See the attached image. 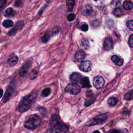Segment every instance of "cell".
<instances>
[{
    "label": "cell",
    "instance_id": "obj_15",
    "mask_svg": "<svg viewBox=\"0 0 133 133\" xmlns=\"http://www.w3.org/2000/svg\"><path fill=\"white\" fill-rule=\"evenodd\" d=\"M80 83H81V84L82 87L83 88H88L91 87V85L90 84V82H89V79L87 77L82 78V79H81Z\"/></svg>",
    "mask_w": 133,
    "mask_h": 133
},
{
    "label": "cell",
    "instance_id": "obj_30",
    "mask_svg": "<svg viewBox=\"0 0 133 133\" xmlns=\"http://www.w3.org/2000/svg\"><path fill=\"white\" fill-rule=\"evenodd\" d=\"M94 98H90V99H87L86 100V101L85 102V105L86 106H88L89 105H90L94 101Z\"/></svg>",
    "mask_w": 133,
    "mask_h": 133
},
{
    "label": "cell",
    "instance_id": "obj_10",
    "mask_svg": "<svg viewBox=\"0 0 133 133\" xmlns=\"http://www.w3.org/2000/svg\"><path fill=\"white\" fill-rule=\"evenodd\" d=\"M91 67H92V64L91 63V62L89 60H86V61H83L79 68V69L83 71V72H89V71L91 70Z\"/></svg>",
    "mask_w": 133,
    "mask_h": 133
},
{
    "label": "cell",
    "instance_id": "obj_9",
    "mask_svg": "<svg viewBox=\"0 0 133 133\" xmlns=\"http://www.w3.org/2000/svg\"><path fill=\"white\" fill-rule=\"evenodd\" d=\"M93 85L94 86L98 89H101L103 86H104V80L103 78L100 76L98 75L95 76L94 79H93Z\"/></svg>",
    "mask_w": 133,
    "mask_h": 133
},
{
    "label": "cell",
    "instance_id": "obj_13",
    "mask_svg": "<svg viewBox=\"0 0 133 133\" xmlns=\"http://www.w3.org/2000/svg\"><path fill=\"white\" fill-rule=\"evenodd\" d=\"M93 11L92 7L89 5H86L81 10V13L84 15H89Z\"/></svg>",
    "mask_w": 133,
    "mask_h": 133
},
{
    "label": "cell",
    "instance_id": "obj_36",
    "mask_svg": "<svg viewBox=\"0 0 133 133\" xmlns=\"http://www.w3.org/2000/svg\"><path fill=\"white\" fill-rule=\"evenodd\" d=\"M59 28L58 26H55L53 29V31H52L53 34H57L59 32Z\"/></svg>",
    "mask_w": 133,
    "mask_h": 133
},
{
    "label": "cell",
    "instance_id": "obj_18",
    "mask_svg": "<svg viewBox=\"0 0 133 133\" xmlns=\"http://www.w3.org/2000/svg\"><path fill=\"white\" fill-rule=\"evenodd\" d=\"M123 7L126 10H130L133 8V4L131 1H125L123 3Z\"/></svg>",
    "mask_w": 133,
    "mask_h": 133
},
{
    "label": "cell",
    "instance_id": "obj_39",
    "mask_svg": "<svg viewBox=\"0 0 133 133\" xmlns=\"http://www.w3.org/2000/svg\"><path fill=\"white\" fill-rule=\"evenodd\" d=\"M3 95V90L2 89H0V98H2Z\"/></svg>",
    "mask_w": 133,
    "mask_h": 133
},
{
    "label": "cell",
    "instance_id": "obj_14",
    "mask_svg": "<svg viewBox=\"0 0 133 133\" xmlns=\"http://www.w3.org/2000/svg\"><path fill=\"white\" fill-rule=\"evenodd\" d=\"M18 61V57L16 55L10 57L8 59V63L10 66H14Z\"/></svg>",
    "mask_w": 133,
    "mask_h": 133
},
{
    "label": "cell",
    "instance_id": "obj_37",
    "mask_svg": "<svg viewBox=\"0 0 133 133\" xmlns=\"http://www.w3.org/2000/svg\"><path fill=\"white\" fill-rule=\"evenodd\" d=\"M110 133H122V132L120 130L113 129H112L110 131Z\"/></svg>",
    "mask_w": 133,
    "mask_h": 133
},
{
    "label": "cell",
    "instance_id": "obj_21",
    "mask_svg": "<svg viewBox=\"0 0 133 133\" xmlns=\"http://www.w3.org/2000/svg\"><path fill=\"white\" fill-rule=\"evenodd\" d=\"M50 35H51L49 31H47L43 36V37L41 38V40L42 42L44 43H47L49 41L50 37Z\"/></svg>",
    "mask_w": 133,
    "mask_h": 133
},
{
    "label": "cell",
    "instance_id": "obj_24",
    "mask_svg": "<svg viewBox=\"0 0 133 133\" xmlns=\"http://www.w3.org/2000/svg\"><path fill=\"white\" fill-rule=\"evenodd\" d=\"M66 4L68 10L69 11H71L73 8V6L74 5V0H68Z\"/></svg>",
    "mask_w": 133,
    "mask_h": 133
},
{
    "label": "cell",
    "instance_id": "obj_8",
    "mask_svg": "<svg viewBox=\"0 0 133 133\" xmlns=\"http://www.w3.org/2000/svg\"><path fill=\"white\" fill-rule=\"evenodd\" d=\"M14 92H15V88L13 86L10 85L8 86L5 92L4 96L3 98V99H2L3 102L4 103L8 102L10 100L12 96L13 95Z\"/></svg>",
    "mask_w": 133,
    "mask_h": 133
},
{
    "label": "cell",
    "instance_id": "obj_34",
    "mask_svg": "<svg viewBox=\"0 0 133 133\" xmlns=\"http://www.w3.org/2000/svg\"><path fill=\"white\" fill-rule=\"evenodd\" d=\"M37 75V72L35 71H32L30 73V78L31 79H34Z\"/></svg>",
    "mask_w": 133,
    "mask_h": 133
},
{
    "label": "cell",
    "instance_id": "obj_41",
    "mask_svg": "<svg viewBox=\"0 0 133 133\" xmlns=\"http://www.w3.org/2000/svg\"><path fill=\"white\" fill-rule=\"evenodd\" d=\"M94 1H97V0H94Z\"/></svg>",
    "mask_w": 133,
    "mask_h": 133
},
{
    "label": "cell",
    "instance_id": "obj_17",
    "mask_svg": "<svg viewBox=\"0 0 133 133\" xmlns=\"http://www.w3.org/2000/svg\"><path fill=\"white\" fill-rule=\"evenodd\" d=\"M111 60L113 61V62L114 63L117 65L121 66L123 64L122 60L119 57H118V56H117L116 55L112 56L111 57Z\"/></svg>",
    "mask_w": 133,
    "mask_h": 133
},
{
    "label": "cell",
    "instance_id": "obj_33",
    "mask_svg": "<svg viewBox=\"0 0 133 133\" xmlns=\"http://www.w3.org/2000/svg\"><path fill=\"white\" fill-rule=\"evenodd\" d=\"M75 16L74 14H70L68 16V20L69 21H72L74 20Z\"/></svg>",
    "mask_w": 133,
    "mask_h": 133
},
{
    "label": "cell",
    "instance_id": "obj_29",
    "mask_svg": "<svg viewBox=\"0 0 133 133\" xmlns=\"http://www.w3.org/2000/svg\"><path fill=\"white\" fill-rule=\"evenodd\" d=\"M126 25L130 30L133 31V20L128 21L126 23Z\"/></svg>",
    "mask_w": 133,
    "mask_h": 133
},
{
    "label": "cell",
    "instance_id": "obj_38",
    "mask_svg": "<svg viewBox=\"0 0 133 133\" xmlns=\"http://www.w3.org/2000/svg\"><path fill=\"white\" fill-rule=\"evenodd\" d=\"M86 42V40H84V42H82V44H82V45L83 46H84V47H87V46H88V43H85Z\"/></svg>",
    "mask_w": 133,
    "mask_h": 133
},
{
    "label": "cell",
    "instance_id": "obj_19",
    "mask_svg": "<svg viewBox=\"0 0 133 133\" xmlns=\"http://www.w3.org/2000/svg\"><path fill=\"white\" fill-rule=\"evenodd\" d=\"M113 14L116 17H121L123 15L124 12L123 11L122 9L120 8H116L113 11Z\"/></svg>",
    "mask_w": 133,
    "mask_h": 133
},
{
    "label": "cell",
    "instance_id": "obj_28",
    "mask_svg": "<svg viewBox=\"0 0 133 133\" xmlns=\"http://www.w3.org/2000/svg\"><path fill=\"white\" fill-rule=\"evenodd\" d=\"M38 110L40 114L42 116H44L46 114V110L45 109V108H44L43 107H38Z\"/></svg>",
    "mask_w": 133,
    "mask_h": 133
},
{
    "label": "cell",
    "instance_id": "obj_27",
    "mask_svg": "<svg viewBox=\"0 0 133 133\" xmlns=\"http://www.w3.org/2000/svg\"><path fill=\"white\" fill-rule=\"evenodd\" d=\"M8 0H0V12L4 9L7 4Z\"/></svg>",
    "mask_w": 133,
    "mask_h": 133
},
{
    "label": "cell",
    "instance_id": "obj_35",
    "mask_svg": "<svg viewBox=\"0 0 133 133\" xmlns=\"http://www.w3.org/2000/svg\"><path fill=\"white\" fill-rule=\"evenodd\" d=\"M88 29V26L87 24H83L81 26V30L83 31H87Z\"/></svg>",
    "mask_w": 133,
    "mask_h": 133
},
{
    "label": "cell",
    "instance_id": "obj_12",
    "mask_svg": "<svg viewBox=\"0 0 133 133\" xmlns=\"http://www.w3.org/2000/svg\"><path fill=\"white\" fill-rule=\"evenodd\" d=\"M70 78L71 81L75 83H78L80 82L82 79V75L79 73L74 72L71 75Z\"/></svg>",
    "mask_w": 133,
    "mask_h": 133
},
{
    "label": "cell",
    "instance_id": "obj_1",
    "mask_svg": "<svg viewBox=\"0 0 133 133\" xmlns=\"http://www.w3.org/2000/svg\"><path fill=\"white\" fill-rule=\"evenodd\" d=\"M49 126L50 128L45 133H66L68 130V126L62 122L59 116L57 114L51 117Z\"/></svg>",
    "mask_w": 133,
    "mask_h": 133
},
{
    "label": "cell",
    "instance_id": "obj_16",
    "mask_svg": "<svg viewBox=\"0 0 133 133\" xmlns=\"http://www.w3.org/2000/svg\"><path fill=\"white\" fill-rule=\"evenodd\" d=\"M85 56H86V54L85 52L83 51H79L76 53L75 55V58L76 60L80 61L83 60L85 59Z\"/></svg>",
    "mask_w": 133,
    "mask_h": 133
},
{
    "label": "cell",
    "instance_id": "obj_40",
    "mask_svg": "<svg viewBox=\"0 0 133 133\" xmlns=\"http://www.w3.org/2000/svg\"><path fill=\"white\" fill-rule=\"evenodd\" d=\"M92 133H100V132L98 130H95Z\"/></svg>",
    "mask_w": 133,
    "mask_h": 133
},
{
    "label": "cell",
    "instance_id": "obj_31",
    "mask_svg": "<svg viewBox=\"0 0 133 133\" xmlns=\"http://www.w3.org/2000/svg\"><path fill=\"white\" fill-rule=\"evenodd\" d=\"M22 4H23V2H22V0H17L15 3L14 5L16 7H20L21 6H22Z\"/></svg>",
    "mask_w": 133,
    "mask_h": 133
},
{
    "label": "cell",
    "instance_id": "obj_6",
    "mask_svg": "<svg viewBox=\"0 0 133 133\" xmlns=\"http://www.w3.org/2000/svg\"><path fill=\"white\" fill-rule=\"evenodd\" d=\"M32 61L31 60H29L23 64L19 71V75L20 77H23L27 74L30 68L32 65Z\"/></svg>",
    "mask_w": 133,
    "mask_h": 133
},
{
    "label": "cell",
    "instance_id": "obj_26",
    "mask_svg": "<svg viewBox=\"0 0 133 133\" xmlns=\"http://www.w3.org/2000/svg\"><path fill=\"white\" fill-rule=\"evenodd\" d=\"M116 100L114 97H110L108 99V102L111 106H114L116 104Z\"/></svg>",
    "mask_w": 133,
    "mask_h": 133
},
{
    "label": "cell",
    "instance_id": "obj_5",
    "mask_svg": "<svg viewBox=\"0 0 133 133\" xmlns=\"http://www.w3.org/2000/svg\"><path fill=\"white\" fill-rule=\"evenodd\" d=\"M64 91L71 95H77L80 92L81 87L76 83H70L66 86Z\"/></svg>",
    "mask_w": 133,
    "mask_h": 133
},
{
    "label": "cell",
    "instance_id": "obj_7",
    "mask_svg": "<svg viewBox=\"0 0 133 133\" xmlns=\"http://www.w3.org/2000/svg\"><path fill=\"white\" fill-rule=\"evenodd\" d=\"M24 25V22L23 20H19L18 21H17L16 23V24L15 25V26H14V28H12L7 33V35L10 36H14L15 35V34L19 31H20L23 26Z\"/></svg>",
    "mask_w": 133,
    "mask_h": 133
},
{
    "label": "cell",
    "instance_id": "obj_2",
    "mask_svg": "<svg viewBox=\"0 0 133 133\" xmlns=\"http://www.w3.org/2000/svg\"><path fill=\"white\" fill-rule=\"evenodd\" d=\"M37 96V92H33L22 97L18 105L17 110L20 113H23L27 111L32 106Z\"/></svg>",
    "mask_w": 133,
    "mask_h": 133
},
{
    "label": "cell",
    "instance_id": "obj_4",
    "mask_svg": "<svg viewBox=\"0 0 133 133\" xmlns=\"http://www.w3.org/2000/svg\"><path fill=\"white\" fill-rule=\"evenodd\" d=\"M108 119V117L106 115L102 114L96 116L95 118L88 121L86 125L87 126H92L95 125H99L104 123Z\"/></svg>",
    "mask_w": 133,
    "mask_h": 133
},
{
    "label": "cell",
    "instance_id": "obj_22",
    "mask_svg": "<svg viewBox=\"0 0 133 133\" xmlns=\"http://www.w3.org/2000/svg\"><path fill=\"white\" fill-rule=\"evenodd\" d=\"M2 24L4 27L7 28L12 26L14 25V22L12 20H5L3 22Z\"/></svg>",
    "mask_w": 133,
    "mask_h": 133
},
{
    "label": "cell",
    "instance_id": "obj_25",
    "mask_svg": "<svg viewBox=\"0 0 133 133\" xmlns=\"http://www.w3.org/2000/svg\"><path fill=\"white\" fill-rule=\"evenodd\" d=\"M50 91H51V90L49 88H46L42 90V93H41V95L44 97H47L50 94Z\"/></svg>",
    "mask_w": 133,
    "mask_h": 133
},
{
    "label": "cell",
    "instance_id": "obj_32",
    "mask_svg": "<svg viewBox=\"0 0 133 133\" xmlns=\"http://www.w3.org/2000/svg\"><path fill=\"white\" fill-rule=\"evenodd\" d=\"M128 44L130 47L133 48V34H131L129 36L128 39Z\"/></svg>",
    "mask_w": 133,
    "mask_h": 133
},
{
    "label": "cell",
    "instance_id": "obj_20",
    "mask_svg": "<svg viewBox=\"0 0 133 133\" xmlns=\"http://www.w3.org/2000/svg\"><path fill=\"white\" fill-rule=\"evenodd\" d=\"M15 11H14V10L11 8H8L7 9H6L4 12V15L5 17H7V16H12L15 14Z\"/></svg>",
    "mask_w": 133,
    "mask_h": 133
},
{
    "label": "cell",
    "instance_id": "obj_23",
    "mask_svg": "<svg viewBox=\"0 0 133 133\" xmlns=\"http://www.w3.org/2000/svg\"><path fill=\"white\" fill-rule=\"evenodd\" d=\"M124 99L127 100H130L133 99V90H131L127 92L125 96H124Z\"/></svg>",
    "mask_w": 133,
    "mask_h": 133
},
{
    "label": "cell",
    "instance_id": "obj_3",
    "mask_svg": "<svg viewBox=\"0 0 133 133\" xmlns=\"http://www.w3.org/2000/svg\"><path fill=\"white\" fill-rule=\"evenodd\" d=\"M41 118L37 114H33L30 116L28 119L24 123V126L29 129H34L41 124Z\"/></svg>",
    "mask_w": 133,
    "mask_h": 133
},
{
    "label": "cell",
    "instance_id": "obj_11",
    "mask_svg": "<svg viewBox=\"0 0 133 133\" xmlns=\"http://www.w3.org/2000/svg\"><path fill=\"white\" fill-rule=\"evenodd\" d=\"M113 43L112 39L110 37H107L104 39L103 44L104 49L106 50H109L113 48Z\"/></svg>",
    "mask_w": 133,
    "mask_h": 133
}]
</instances>
